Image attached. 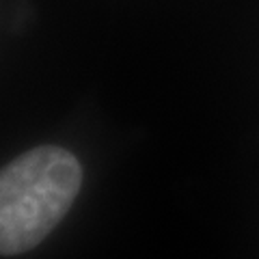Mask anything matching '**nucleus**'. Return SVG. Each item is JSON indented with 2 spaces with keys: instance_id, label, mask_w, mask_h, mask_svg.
<instances>
[{
  "instance_id": "nucleus-1",
  "label": "nucleus",
  "mask_w": 259,
  "mask_h": 259,
  "mask_svg": "<svg viewBox=\"0 0 259 259\" xmlns=\"http://www.w3.org/2000/svg\"><path fill=\"white\" fill-rule=\"evenodd\" d=\"M82 186V168L71 151L41 145L5 164L0 173V250L20 255L44 242Z\"/></svg>"
}]
</instances>
